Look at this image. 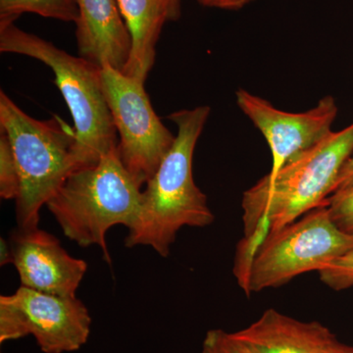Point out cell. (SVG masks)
<instances>
[{"mask_svg":"<svg viewBox=\"0 0 353 353\" xmlns=\"http://www.w3.org/2000/svg\"><path fill=\"white\" fill-rule=\"evenodd\" d=\"M210 111L209 106H199L168 116L178 130L175 141L145 183L139 214L128 229L127 248L150 246L160 256L167 257L182 228L212 224L214 215L209 208L208 197L197 187L192 173L197 141Z\"/></svg>","mask_w":353,"mask_h":353,"instance_id":"1","label":"cell"},{"mask_svg":"<svg viewBox=\"0 0 353 353\" xmlns=\"http://www.w3.org/2000/svg\"><path fill=\"white\" fill-rule=\"evenodd\" d=\"M9 245L21 285L54 296H76L87 262L71 256L53 234L39 228H17Z\"/></svg>","mask_w":353,"mask_h":353,"instance_id":"10","label":"cell"},{"mask_svg":"<svg viewBox=\"0 0 353 353\" xmlns=\"http://www.w3.org/2000/svg\"><path fill=\"white\" fill-rule=\"evenodd\" d=\"M24 13L63 22L76 23L79 18L76 0H0V21L14 22Z\"/></svg>","mask_w":353,"mask_h":353,"instance_id":"14","label":"cell"},{"mask_svg":"<svg viewBox=\"0 0 353 353\" xmlns=\"http://www.w3.org/2000/svg\"><path fill=\"white\" fill-rule=\"evenodd\" d=\"M19 190V176L10 141L6 132L0 130V196L6 201H16Z\"/></svg>","mask_w":353,"mask_h":353,"instance_id":"15","label":"cell"},{"mask_svg":"<svg viewBox=\"0 0 353 353\" xmlns=\"http://www.w3.org/2000/svg\"><path fill=\"white\" fill-rule=\"evenodd\" d=\"M319 275L322 282L332 290H343L353 287V248L327 265Z\"/></svg>","mask_w":353,"mask_h":353,"instance_id":"16","label":"cell"},{"mask_svg":"<svg viewBox=\"0 0 353 353\" xmlns=\"http://www.w3.org/2000/svg\"><path fill=\"white\" fill-rule=\"evenodd\" d=\"M347 353H353V348L352 347V350H350Z\"/></svg>","mask_w":353,"mask_h":353,"instance_id":"23","label":"cell"},{"mask_svg":"<svg viewBox=\"0 0 353 353\" xmlns=\"http://www.w3.org/2000/svg\"><path fill=\"white\" fill-rule=\"evenodd\" d=\"M325 205L336 226L345 233L353 234V183L334 192Z\"/></svg>","mask_w":353,"mask_h":353,"instance_id":"17","label":"cell"},{"mask_svg":"<svg viewBox=\"0 0 353 353\" xmlns=\"http://www.w3.org/2000/svg\"><path fill=\"white\" fill-rule=\"evenodd\" d=\"M202 6L214 7L215 0H197Z\"/></svg>","mask_w":353,"mask_h":353,"instance_id":"22","label":"cell"},{"mask_svg":"<svg viewBox=\"0 0 353 353\" xmlns=\"http://www.w3.org/2000/svg\"><path fill=\"white\" fill-rule=\"evenodd\" d=\"M0 255H1V256H0L1 266L9 263L12 264V255H11L9 241H4L3 239H1V250H0Z\"/></svg>","mask_w":353,"mask_h":353,"instance_id":"21","label":"cell"},{"mask_svg":"<svg viewBox=\"0 0 353 353\" xmlns=\"http://www.w3.org/2000/svg\"><path fill=\"white\" fill-rule=\"evenodd\" d=\"M92 317L77 296H59L21 285L0 296V341L34 336L43 353L73 352L88 341Z\"/></svg>","mask_w":353,"mask_h":353,"instance_id":"8","label":"cell"},{"mask_svg":"<svg viewBox=\"0 0 353 353\" xmlns=\"http://www.w3.org/2000/svg\"><path fill=\"white\" fill-rule=\"evenodd\" d=\"M352 248L353 234L336 226L323 205L267 234L234 273L239 284L250 294L280 287L307 272H320Z\"/></svg>","mask_w":353,"mask_h":353,"instance_id":"6","label":"cell"},{"mask_svg":"<svg viewBox=\"0 0 353 353\" xmlns=\"http://www.w3.org/2000/svg\"><path fill=\"white\" fill-rule=\"evenodd\" d=\"M0 51L34 58L52 70L73 118L77 170L97 164L118 148L117 130L102 90L101 67L23 31L13 21H0Z\"/></svg>","mask_w":353,"mask_h":353,"instance_id":"3","label":"cell"},{"mask_svg":"<svg viewBox=\"0 0 353 353\" xmlns=\"http://www.w3.org/2000/svg\"><path fill=\"white\" fill-rule=\"evenodd\" d=\"M353 183V154L352 157L348 159L343 170H341L340 176H339L338 181H336V187H334V192L345 189V188L350 187ZM333 192V194H334Z\"/></svg>","mask_w":353,"mask_h":353,"instance_id":"19","label":"cell"},{"mask_svg":"<svg viewBox=\"0 0 353 353\" xmlns=\"http://www.w3.org/2000/svg\"><path fill=\"white\" fill-rule=\"evenodd\" d=\"M141 189L116 148L97 164L74 171L46 206L67 238L83 248L99 246L111 264L106 234L116 225L132 226L141 208Z\"/></svg>","mask_w":353,"mask_h":353,"instance_id":"4","label":"cell"},{"mask_svg":"<svg viewBox=\"0 0 353 353\" xmlns=\"http://www.w3.org/2000/svg\"><path fill=\"white\" fill-rule=\"evenodd\" d=\"M254 0H215L214 7L226 10H236L252 3Z\"/></svg>","mask_w":353,"mask_h":353,"instance_id":"20","label":"cell"},{"mask_svg":"<svg viewBox=\"0 0 353 353\" xmlns=\"http://www.w3.org/2000/svg\"><path fill=\"white\" fill-rule=\"evenodd\" d=\"M132 38L129 61L123 73L145 83L154 66L157 43L164 25L181 16V0H117Z\"/></svg>","mask_w":353,"mask_h":353,"instance_id":"13","label":"cell"},{"mask_svg":"<svg viewBox=\"0 0 353 353\" xmlns=\"http://www.w3.org/2000/svg\"><path fill=\"white\" fill-rule=\"evenodd\" d=\"M202 353H256L234 333L223 330H210L202 343Z\"/></svg>","mask_w":353,"mask_h":353,"instance_id":"18","label":"cell"},{"mask_svg":"<svg viewBox=\"0 0 353 353\" xmlns=\"http://www.w3.org/2000/svg\"><path fill=\"white\" fill-rule=\"evenodd\" d=\"M352 154L353 123L246 190L241 201L246 245L257 248L267 234L325 205Z\"/></svg>","mask_w":353,"mask_h":353,"instance_id":"2","label":"cell"},{"mask_svg":"<svg viewBox=\"0 0 353 353\" xmlns=\"http://www.w3.org/2000/svg\"><path fill=\"white\" fill-rule=\"evenodd\" d=\"M234 334L256 353H347L352 350L321 323L299 321L273 308Z\"/></svg>","mask_w":353,"mask_h":353,"instance_id":"12","label":"cell"},{"mask_svg":"<svg viewBox=\"0 0 353 353\" xmlns=\"http://www.w3.org/2000/svg\"><path fill=\"white\" fill-rule=\"evenodd\" d=\"M79 18L76 38L79 57L97 66L126 68L132 38L117 0H76Z\"/></svg>","mask_w":353,"mask_h":353,"instance_id":"11","label":"cell"},{"mask_svg":"<svg viewBox=\"0 0 353 353\" xmlns=\"http://www.w3.org/2000/svg\"><path fill=\"white\" fill-rule=\"evenodd\" d=\"M0 130L10 141L19 176L18 228L36 229L41 208L77 170L75 129L57 116L34 119L1 90Z\"/></svg>","mask_w":353,"mask_h":353,"instance_id":"5","label":"cell"},{"mask_svg":"<svg viewBox=\"0 0 353 353\" xmlns=\"http://www.w3.org/2000/svg\"><path fill=\"white\" fill-rule=\"evenodd\" d=\"M101 80L119 138L121 161L141 188L154 175L176 136L155 113L145 83L109 65L101 67Z\"/></svg>","mask_w":353,"mask_h":353,"instance_id":"7","label":"cell"},{"mask_svg":"<svg viewBox=\"0 0 353 353\" xmlns=\"http://www.w3.org/2000/svg\"><path fill=\"white\" fill-rule=\"evenodd\" d=\"M236 103L263 134L272 153V173L307 152L328 137L338 115L333 97L320 99L312 109L290 113L276 108L266 99L240 88Z\"/></svg>","mask_w":353,"mask_h":353,"instance_id":"9","label":"cell"}]
</instances>
